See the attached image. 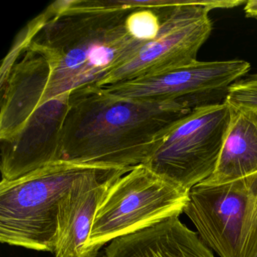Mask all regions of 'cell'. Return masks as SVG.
<instances>
[{
	"mask_svg": "<svg viewBox=\"0 0 257 257\" xmlns=\"http://www.w3.org/2000/svg\"><path fill=\"white\" fill-rule=\"evenodd\" d=\"M52 7L53 13L28 47L49 64L41 106L63 94L97 86L149 42L135 38L127 29V17L137 10L117 7L112 0H62Z\"/></svg>",
	"mask_w": 257,
	"mask_h": 257,
	"instance_id": "cell-1",
	"label": "cell"
},
{
	"mask_svg": "<svg viewBox=\"0 0 257 257\" xmlns=\"http://www.w3.org/2000/svg\"><path fill=\"white\" fill-rule=\"evenodd\" d=\"M188 100L121 99L100 87L73 91L61 133L62 160L112 168L144 165Z\"/></svg>",
	"mask_w": 257,
	"mask_h": 257,
	"instance_id": "cell-2",
	"label": "cell"
},
{
	"mask_svg": "<svg viewBox=\"0 0 257 257\" xmlns=\"http://www.w3.org/2000/svg\"><path fill=\"white\" fill-rule=\"evenodd\" d=\"M96 167L60 160L17 180H1V243L54 253L61 201L76 179Z\"/></svg>",
	"mask_w": 257,
	"mask_h": 257,
	"instance_id": "cell-3",
	"label": "cell"
},
{
	"mask_svg": "<svg viewBox=\"0 0 257 257\" xmlns=\"http://www.w3.org/2000/svg\"><path fill=\"white\" fill-rule=\"evenodd\" d=\"M232 112L225 100L195 106L167 129L144 165L189 192L214 172Z\"/></svg>",
	"mask_w": 257,
	"mask_h": 257,
	"instance_id": "cell-4",
	"label": "cell"
},
{
	"mask_svg": "<svg viewBox=\"0 0 257 257\" xmlns=\"http://www.w3.org/2000/svg\"><path fill=\"white\" fill-rule=\"evenodd\" d=\"M188 199L189 192L138 165L112 185L99 206L85 257H97L103 245L117 237L180 216Z\"/></svg>",
	"mask_w": 257,
	"mask_h": 257,
	"instance_id": "cell-5",
	"label": "cell"
},
{
	"mask_svg": "<svg viewBox=\"0 0 257 257\" xmlns=\"http://www.w3.org/2000/svg\"><path fill=\"white\" fill-rule=\"evenodd\" d=\"M183 213L219 256L255 257L257 173L223 184L194 186Z\"/></svg>",
	"mask_w": 257,
	"mask_h": 257,
	"instance_id": "cell-6",
	"label": "cell"
},
{
	"mask_svg": "<svg viewBox=\"0 0 257 257\" xmlns=\"http://www.w3.org/2000/svg\"><path fill=\"white\" fill-rule=\"evenodd\" d=\"M161 21L159 34L147 42L128 63L108 75L98 87L147 77L192 64L211 34L212 22L204 6L155 10Z\"/></svg>",
	"mask_w": 257,
	"mask_h": 257,
	"instance_id": "cell-7",
	"label": "cell"
},
{
	"mask_svg": "<svg viewBox=\"0 0 257 257\" xmlns=\"http://www.w3.org/2000/svg\"><path fill=\"white\" fill-rule=\"evenodd\" d=\"M250 70L242 60L196 61L159 74L100 87L112 97L157 101L188 100V97L226 91Z\"/></svg>",
	"mask_w": 257,
	"mask_h": 257,
	"instance_id": "cell-8",
	"label": "cell"
},
{
	"mask_svg": "<svg viewBox=\"0 0 257 257\" xmlns=\"http://www.w3.org/2000/svg\"><path fill=\"white\" fill-rule=\"evenodd\" d=\"M70 94H63L42 105L18 135L1 141L2 180H17L62 160L61 133L70 107Z\"/></svg>",
	"mask_w": 257,
	"mask_h": 257,
	"instance_id": "cell-9",
	"label": "cell"
},
{
	"mask_svg": "<svg viewBox=\"0 0 257 257\" xmlns=\"http://www.w3.org/2000/svg\"><path fill=\"white\" fill-rule=\"evenodd\" d=\"M132 168L99 166L75 180L60 204L56 257H85L99 206L112 185Z\"/></svg>",
	"mask_w": 257,
	"mask_h": 257,
	"instance_id": "cell-10",
	"label": "cell"
},
{
	"mask_svg": "<svg viewBox=\"0 0 257 257\" xmlns=\"http://www.w3.org/2000/svg\"><path fill=\"white\" fill-rule=\"evenodd\" d=\"M49 76L46 58L28 48L1 85L0 141H8L18 135L41 106Z\"/></svg>",
	"mask_w": 257,
	"mask_h": 257,
	"instance_id": "cell-11",
	"label": "cell"
},
{
	"mask_svg": "<svg viewBox=\"0 0 257 257\" xmlns=\"http://www.w3.org/2000/svg\"><path fill=\"white\" fill-rule=\"evenodd\" d=\"M103 257H215L198 233L172 216L111 241Z\"/></svg>",
	"mask_w": 257,
	"mask_h": 257,
	"instance_id": "cell-12",
	"label": "cell"
},
{
	"mask_svg": "<svg viewBox=\"0 0 257 257\" xmlns=\"http://www.w3.org/2000/svg\"><path fill=\"white\" fill-rule=\"evenodd\" d=\"M232 109V117L214 172L202 182L220 185L257 173V115Z\"/></svg>",
	"mask_w": 257,
	"mask_h": 257,
	"instance_id": "cell-13",
	"label": "cell"
},
{
	"mask_svg": "<svg viewBox=\"0 0 257 257\" xmlns=\"http://www.w3.org/2000/svg\"><path fill=\"white\" fill-rule=\"evenodd\" d=\"M225 102L233 109H247L257 115V75L232 84L227 90Z\"/></svg>",
	"mask_w": 257,
	"mask_h": 257,
	"instance_id": "cell-14",
	"label": "cell"
},
{
	"mask_svg": "<svg viewBox=\"0 0 257 257\" xmlns=\"http://www.w3.org/2000/svg\"><path fill=\"white\" fill-rule=\"evenodd\" d=\"M129 32L138 40H154L161 27L160 18L155 10L142 9L132 12L126 21Z\"/></svg>",
	"mask_w": 257,
	"mask_h": 257,
	"instance_id": "cell-15",
	"label": "cell"
},
{
	"mask_svg": "<svg viewBox=\"0 0 257 257\" xmlns=\"http://www.w3.org/2000/svg\"><path fill=\"white\" fill-rule=\"evenodd\" d=\"M255 257H257V253H256V255H255Z\"/></svg>",
	"mask_w": 257,
	"mask_h": 257,
	"instance_id": "cell-16",
	"label": "cell"
},
{
	"mask_svg": "<svg viewBox=\"0 0 257 257\" xmlns=\"http://www.w3.org/2000/svg\"><path fill=\"white\" fill-rule=\"evenodd\" d=\"M257 75V74H256Z\"/></svg>",
	"mask_w": 257,
	"mask_h": 257,
	"instance_id": "cell-17",
	"label": "cell"
}]
</instances>
